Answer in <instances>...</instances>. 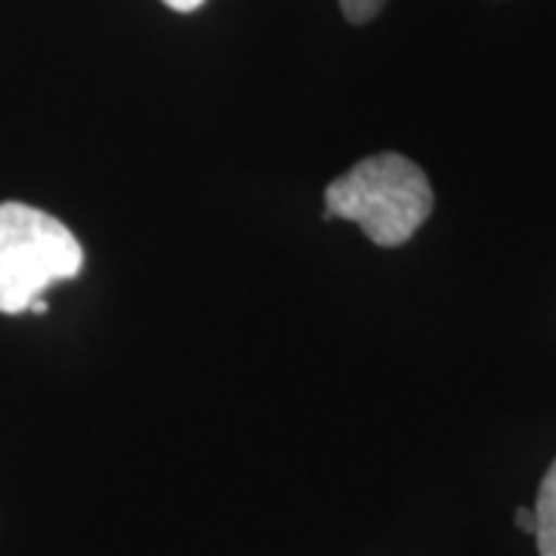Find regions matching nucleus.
<instances>
[{"label":"nucleus","instance_id":"obj_1","mask_svg":"<svg viewBox=\"0 0 556 556\" xmlns=\"http://www.w3.org/2000/svg\"><path fill=\"white\" fill-rule=\"evenodd\" d=\"M433 214L424 170L396 152L358 161L325 189V219H350L380 248H399Z\"/></svg>","mask_w":556,"mask_h":556},{"label":"nucleus","instance_id":"obj_2","mask_svg":"<svg viewBox=\"0 0 556 556\" xmlns=\"http://www.w3.org/2000/svg\"><path fill=\"white\" fill-rule=\"evenodd\" d=\"M84 251L72 229L22 201L0 204V313H28L56 281L75 278Z\"/></svg>","mask_w":556,"mask_h":556},{"label":"nucleus","instance_id":"obj_3","mask_svg":"<svg viewBox=\"0 0 556 556\" xmlns=\"http://www.w3.org/2000/svg\"><path fill=\"white\" fill-rule=\"evenodd\" d=\"M538 554L541 556H556V460L551 464V470L541 479V489H538Z\"/></svg>","mask_w":556,"mask_h":556},{"label":"nucleus","instance_id":"obj_4","mask_svg":"<svg viewBox=\"0 0 556 556\" xmlns=\"http://www.w3.org/2000/svg\"><path fill=\"white\" fill-rule=\"evenodd\" d=\"M340 10H343V16L350 22H356V25H362V22H371L375 16L380 13V7L387 3V0H338Z\"/></svg>","mask_w":556,"mask_h":556},{"label":"nucleus","instance_id":"obj_5","mask_svg":"<svg viewBox=\"0 0 556 556\" xmlns=\"http://www.w3.org/2000/svg\"><path fill=\"white\" fill-rule=\"evenodd\" d=\"M517 526H519V529H522V532L535 535V529H538L535 507H519V510H517Z\"/></svg>","mask_w":556,"mask_h":556},{"label":"nucleus","instance_id":"obj_6","mask_svg":"<svg viewBox=\"0 0 556 556\" xmlns=\"http://www.w3.org/2000/svg\"><path fill=\"white\" fill-rule=\"evenodd\" d=\"M164 3L177 13H195L199 7H204V0H164Z\"/></svg>","mask_w":556,"mask_h":556}]
</instances>
